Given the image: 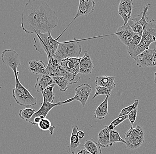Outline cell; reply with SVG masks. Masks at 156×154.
Segmentation results:
<instances>
[{"label":"cell","instance_id":"6da1fadb","mask_svg":"<svg viewBox=\"0 0 156 154\" xmlns=\"http://www.w3.org/2000/svg\"><path fill=\"white\" fill-rule=\"evenodd\" d=\"M56 13L46 2L29 0L24 6L21 16V26L26 34H47L58 25Z\"/></svg>","mask_w":156,"mask_h":154},{"label":"cell","instance_id":"7a4b0ae2","mask_svg":"<svg viewBox=\"0 0 156 154\" xmlns=\"http://www.w3.org/2000/svg\"><path fill=\"white\" fill-rule=\"evenodd\" d=\"M35 34L37 38L35 36L34 37L35 41L34 46L36 50L41 54L45 52L48 58H54L60 42L52 38L51 32L44 34L35 33Z\"/></svg>","mask_w":156,"mask_h":154},{"label":"cell","instance_id":"3957f363","mask_svg":"<svg viewBox=\"0 0 156 154\" xmlns=\"http://www.w3.org/2000/svg\"><path fill=\"white\" fill-rule=\"evenodd\" d=\"M92 38H93L81 40L74 38L73 41L60 42L54 58L57 60H59L68 57H80L82 48L80 44V41Z\"/></svg>","mask_w":156,"mask_h":154},{"label":"cell","instance_id":"277c9868","mask_svg":"<svg viewBox=\"0 0 156 154\" xmlns=\"http://www.w3.org/2000/svg\"><path fill=\"white\" fill-rule=\"evenodd\" d=\"M48 62L44 74L48 75L51 77H62L65 78L70 84H76L80 81L81 76L75 75L67 72L60 65L58 60L53 57L48 58Z\"/></svg>","mask_w":156,"mask_h":154},{"label":"cell","instance_id":"5b68a950","mask_svg":"<svg viewBox=\"0 0 156 154\" xmlns=\"http://www.w3.org/2000/svg\"><path fill=\"white\" fill-rule=\"evenodd\" d=\"M15 77L16 85L12 90V96L16 102L20 106L26 108L37 105V98L31 94L29 90L25 88L21 84L18 79V75L15 76Z\"/></svg>","mask_w":156,"mask_h":154},{"label":"cell","instance_id":"8992f818","mask_svg":"<svg viewBox=\"0 0 156 154\" xmlns=\"http://www.w3.org/2000/svg\"><path fill=\"white\" fill-rule=\"evenodd\" d=\"M153 43H155L156 46V21L154 19L149 20L143 28L142 39L135 53L134 58L141 52L149 48L150 45Z\"/></svg>","mask_w":156,"mask_h":154},{"label":"cell","instance_id":"52a82bcc","mask_svg":"<svg viewBox=\"0 0 156 154\" xmlns=\"http://www.w3.org/2000/svg\"><path fill=\"white\" fill-rule=\"evenodd\" d=\"M145 131L140 124L136 125L135 128L130 127L124 135L126 145L130 150H135L141 147L145 141Z\"/></svg>","mask_w":156,"mask_h":154},{"label":"cell","instance_id":"ba28073f","mask_svg":"<svg viewBox=\"0 0 156 154\" xmlns=\"http://www.w3.org/2000/svg\"><path fill=\"white\" fill-rule=\"evenodd\" d=\"M1 56L3 62L13 71L14 76L18 75L17 68L21 65V61L17 52L14 50L5 49L3 51Z\"/></svg>","mask_w":156,"mask_h":154},{"label":"cell","instance_id":"9c48e42d","mask_svg":"<svg viewBox=\"0 0 156 154\" xmlns=\"http://www.w3.org/2000/svg\"><path fill=\"white\" fill-rule=\"evenodd\" d=\"M136 65L141 68H153L156 66V50L155 49L146 50L134 59Z\"/></svg>","mask_w":156,"mask_h":154},{"label":"cell","instance_id":"30bf717a","mask_svg":"<svg viewBox=\"0 0 156 154\" xmlns=\"http://www.w3.org/2000/svg\"><path fill=\"white\" fill-rule=\"evenodd\" d=\"M92 89L91 86L87 84L80 85L75 89L76 94L74 97L62 102V104L63 105L73 102L74 100H77L80 101L83 107H85L92 91Z\"/></svg>","mask_w":156,"mask_h":154},{"label":"cell","instance_id":"8fae6325","mask_svg":"<svg viewBox=\"0 0 156 154\" xmlns=\"http://www.w3.org/2000/svg\"><path fill=\"white\" fill-rule=\"evenodd\" d=\"M151 6V4H148L144 7L141 14L131 17L129 20L128 23L131 26L134 34H138L143 32L144 26L149 21L148 17L146 16V14Z\"/></svg>","mask_w":156,"mask_h":154},{"label":"cell","instance_id":"7c38bea8","mask_svg":"<svg viewBox=\"0 0 156 154\" xmlns=\"http://www.w3.org/2000/svg\"><path fill=\"white\" fill-rule=\"evenodd\" d=\"M95 6V2L92 1V0H85V1L80 0L79 1L77 13L75 18L73 19V20L69 24V25L66 27V29L63 30V32L60 34V35L58 36V38H56V39L58 41V39L63 34V33L65 32V31L67 30L70 25L73 23L74 20H76L77 18L80 17V16H87L92 13L94 10Z\"/></svg>","mask_w":156,"mask_h":154},{"label":"cell","instance_id":"4fadbf2b","mask_svg":"<svg viewBox=\"0 0 156 154\" xmlns=\"http://www.w3.org/2000/svg\"><path fill=\"white\" fill-rule=\"evenodd\" d=\"M81 59V57L79 58L68 57L58 61L67 72L75 76H77L80 73V64Z\"/></svg>","mask_w":156,"mask_h":154},{"label":"cell","instance_id":"5bb4252c","mask_svg":"<svg viewBox=\"0 0 156 154\" xmlns=\"http://www.w3.org/2000/svg\"><path fill=\"white\" fill-rule=\"evenodd\" d=\"M114 34L116 35L121 41L128 47L131 43L134 33L131 26L127 23L120 27Z\"/></svg>","mask_w":156,"mask_h":154},{"label":"cell","instance_id":"9a60e30c","mask_svg":"<svg viewBox=\"0 0 156 154\" xmlns=\"http://www.w3.org/2000/svg\"><path fill=\"white\" fill-rule=\"evenodd\" d=\"M133 2L132 0H121L118 7V13L124 21V25L127 24L131 18Z\"/></svg>","mask_w":156,"mask_h":154},{"label":"cell","instance_id":"2e32d148","mask_svg":"<svg viewBox=\"0 0 156 154\" xmlns=\"http://www.w3.org/2000/svg\"><path fill=\"white\" fill-rule=\"evenodd\" d=\"M93 61L91 60L87 51H85L80 64V73L85 75L91 74L94 69Z\"/></svg>","mask_w":156,"mask_h":154},{"label":"cell","instance_id":"e0dca14e","mask_svg":"<svg viewBox=\"0 0 156 154\" xmlns=\"http://www.w3.org/2000/svg\"><path fill=\"white\" fill-rule=\"evenodd\" d=\"M55 84L53 78L48 75L40 74L38 76L35 88L37 92H42L48 87Z\"/></svg>","mask_w":156,"mask_h":154},{"label":"cell","instance_id":"ac0fdd59","mask_svg":"<svg viewBox=\"0 0 156 154\" xmlns=\"http://www.w3.org/2000/svg\"><path fill=\"white\" fill-rule=\"evenodd\" d=\"M43 102L42 103V105L41 108L37 112L35 113L34 116L30 120L27 121L26 122L31 120L37 116H43L44 118H46L49 112L51 111L53 108L56 106L62 105V102H58L56 104L51 103L46 100L45 98L43 97Z\"/></svg>","mask_w":156,"mask_h":154},{"label":"cell","instance_id":"d6986e66","mask_svg":"<svg viewBox=\"0 0 156 154\" xmlns=\"http://www.w3.org/2000/svg\"><path fill=\"white\" fill-rule=\"evenodd\" d=\"M110 130L108 126H105L103 129L100 131L98 135V143L101 147L103 148L112 147L111 143Z\"/></svg>","mask_w":156,"mask_h":154},{"label":"cell","instance_id":"ffe728a7","mask_svg":"<svg viewBox=\"0 0 156 154\" xmlns=\"http://www.w3.org/2000/svg\"><path fill=\"white\" fill-rule=\"evenodd\" d=\"M111 95V93H110L107 95L104 101L99 105L94 111V117L96 119H104L109 113L108 99Z\"/></svg>","mask_w":156,"mask_h":154},{"label":"cell","instance_id":"44dd1931","mask_svg":"<svg viewBox=\"0 0 156 154\" xmlns=\"http://www.w3.org/2000/svg\"><path fill=\"white\" fill-rule=\"evenodd\" d=\"M143 32L134 34L133 38L129 46L127 47V52L130 57L134 59L137 48L141 43Z\"/></svg>","mask_w":156,"mask_h":154},{"label":"cell","instance_id":"7402d4cb","mask_svg":"<svg viewBox=\"0 0 156 154\" xmlns=\"http://www.w3.org/2000/svg\"><path fill=\"white\" fill-rule=\"evenodd\" d=\"M29 65V70L30 72L38 75L44 74L46 68L44 63L41 60H30Z\"/></svg>","mask_w":156,"mask_h":154},{"label":"cell","instance_id":"603a6c76","mask_svg":"<svg viewBox=\"0 0 156 154\" xmlns=\"http://www.w3.org/2000/svg\"><path fill=\"white\" fill-rule=\"evenodd\" d=\"M79 129V127L77 126H75L73 127L72 130V134L70 137V144L68 146V152L73 154V152L75 150L80 146V139L78 138L77 133Z\"/></svg>","mask_w":156,"mask_h":154},{"label":"cell","instance_id":"cb8c5ba5","mask_svg":"<svg viewBox=\"0 0 156 154\" xmlns=\"http://www.w3.org/2000/svg\"><path fill=\"white\" fill-rule=\"evenodd\" d=\"M115 77L113 76H100L96 77L95 83L97 86L110 87L115 84Z\"/></svg>","mask_w":156,"mask_h":154},{"label":"cell","instance_id":"d4e9b609","mask_svg":"<svg viewBox=\"0 0 156 154\" xmlns=\"http://www.w3.org/2000/svg\"><path fill=\"white\" fill-rule=\"evenodd\" d=\"M83 144L85 148L91 154H102L101 146L94 139H87Z\"/></svg>","mask_w":156,"mask_h":154},{"label":"cell","instance_id":"484cf974","mask_svg":"<svg viewBox=\"0 0 156 154\" xmlns=\"http://www.w3.org/2000/svg\"><path fill=\"white\" fill-rule=\"evenodd\" d=\"M39 129L43 131H49L50 134L52 135L54 133V131L55 129V127L51 125V122L50 120L46 118L43 119L37 124Z\"/></svg>","mask_w":156,"mask_h":154},{"label":"cell","instance_id":"4316f807","mask_svg":"<svg viewBox=\"0 0 156 154\" xmlns=\"http://www.w3.org/2000/svg\"><path fill=\"white\" fill-rule=\"evenodd\" d=\"M55 84L58 85L59 90L62 92L66 91L68 89L69 81L65 78L62 77H52Z\"/></svg>","mask_w":156,"mask_h":154},{"label":"cell","instance_id":"83f0119b","mask_svg":"<svg viewBox=\"0 0 156 154\" xmlns=\"http://www.w3.org/2000/svg\"><path fill=\"white\" fill-rule=\"evenodd\" d=\"M55 84H54L51 85L41 92L43 96L49 103H53L55 99V96L54 93V88Z\"/></svg>","mask_w":156,"mask_h":154},{"label":"cell","instance_id":"f1b7e54d","mask_svg":"<svg viewBox=\"0 0 156 154\" xmlns=\"http://www.w3.org/2000/svg\"><path fill=\"white\" fill-rule=\"evenodd\" d=\"M115 87L116 84H115L114 85L110 87H103L96 86L95 87L96 91H95V94L94 95L93 97H92V99H94L97 96L99 95H105L107 96L108 94L112 93V91L115 88Z\"/></svg>","mask_w":156,"mask_h":154},{"label":"cell","instance_id":"f546056e","mask_svg":"<svg viewBox=\"0 0 156 154\" xmlns=\"http://www.w3.org/2000/svg\"><path fill=\"white\" fill-rule=\"evenodd\" d=\"M35 113H36L35 109L26 108L20 111L19 116L20 118L22 119V120H25V121H27L32 118Z\"/></svg>","mask_w":156,"mask_h":154},{"label":"cell","instance_id":"4dcf8cb0","mask_svg":"<svg viewBox=\"0 0 156 154\" xmlns=\"http://www.w3.org/2000/svg\"><path fill=\"white\" fill-rule=\"evenodd\" d=\"M139 103V100L138 99H136L132 105H129V106L122 109L119 114V117L122 116L128 115L129 113H131L132 111L138 108Z\"/></svg>","mask_w":156,"mask_h":154},{"label":"cell","instance_id":"1f68e13d","mask_svg":"<svg viewBox=\"0 0 156 154\" xmlns=\"http://www.w3.org/2000/svg\"><path fill=\"white\" fill-rule=\"evenodd\" d=\"M110 137H111V143L112 145H113V144H115V143H118V142H121V143L126 144V142L124 139H122L119 131L115 130H111Z\"/></svg>","mask_w":156,"mask_h":154},{"label":"cell","instance_id":"d6a6232c","mask_svg":"<svg viewBox=\"0 0 156 154\" xmlns=\"http://www.w3.org/2000/svg\"><path fill=\"white\" fill-rule=\"evenodd\" d=\"M128 118V115L122 116L118 117L116 119L114 120L111 123V124L108 126L109 129H110V130H114V128L116 127L117 126L121 124L125 120H126Z\"/></svg>","mask_w":156,"mask_h":154},{"label":"cell","instance_id":"836d02e7","mask_svg":"<svg viewBox=\"0 0 156 154\" xmlns=\"http://www.w3.org/2000/svg\"><path fill=\"white\" fill-rule=\"evenodd\" d=\"M138 110V108H136L128 115L129 120L131 123V127H133V124L136 120Z\"/></svg>","mask_w":156,"mask_h":154},{"label":"cell","instance_id":"e575fe53","mask_svg":"<svg viewBox=\"0 0 156 154\" xmlns=\"http://www.w3.org/2000/svg\"><path fill=\"white\" fill-rule=\"evenodd\" d=\"M73 154H91L84 146L83 144H80L73 152Z\"/></svg>","mask_w":156,"mask_h":154},{"label":"cell","instance_id":"d590c367","mask_svg":"<svg viewBox=\"0 0 156 154\" xmlns=\"http://www.w3.org/2000/svg\"><path fill=\"white\" fill-rule=\"evenodd\" d=\"M78 138L80 139H82L84 137L85 133L83 131H78L77 133Z\"/></svg>","mask_w":156,"mask_h":154},{"label":"cell","instance_id":"8d00e7d4","mask_svg":"<svg viewBox=\"0 0 156 154\" xmlns=\"http://www.w3.org/2000/svg\"><path fill=\"white\" fill-rule=\"evenodd\" d=\"M154 83L156 84V72L155 73Z\"/></svg>","mask_w":156,"mask_h":154}]
</instances>
